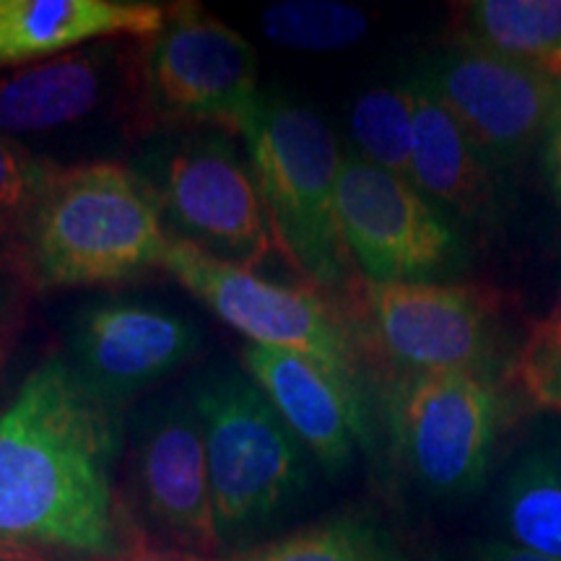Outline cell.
<instances>
[{"label": "cell", "instance_id": "obj_1", "mask_svg": "<svg viewBox=\"0 0 561 561\" xmlns=\"http://www.w3.org/2000/svg\"><path fill=\"white\" fill-rule=\"evenodd\" d=\"M123 445L121 405L91 392L60 356L42 362L0 413V536L115 557L112 468Z\"/></svg>", "mask_w": 561, "mask_h": 561}, {"label": "cell", "instance_id": "obj_2", "mask_svg": "<svg viewBox=\"0 0 561 561\" xmlns=\"http://www.w3.org/2000/svg\"><path fill=\"white\" fill-rule=\"evenodd\" d=\"M167 240L136 170L87 161L58 167L26 231L24 261L42 286L115 284L161 265Z\"/></svg>", "mask_w": 561, "mask_h": 561}, {"label": "cell", "instance_id": "obj_3", "mask_svg": "<svg viewBox=\"0 0 561 561\" xmlns=\"http://www.w3.org/2000/svg\"><path fill=\"white\" fill-rule=\"evenodd\" d=\"M185 392L201 419L221 543L244 541L305 496L312 455L261 385L231 364L195 371Z\"/></svg>", "mask_w": 561, "mask_h": 561}, {"label": "cell", "instance_id": "obj_4", "mask_svg": "<svg viewBox=\"0 0 561 561\" xmlns=\"http://www.w3.org/2000/svg\"><path fill=\"white\" fill-rule=\"evenodd\" d=\"M244 144L276 248L318 286L346 280L339 224V138L318 112L280 91H263Z\"/></svg>", "mask_w": 561, "mask_h": 561}, {"label": "cell", "instance_id": "obj_5", "mask_svg": "<svg viewBox=\"0 0 561 561\" xmlns=\"http://www.w3.org/2000/svg\"><path fill=\"white\" fill-rule=\"evenodd\" d=\"M136 174L174 240L250 271L276 248L250 164L221 130L157 138Z\"/></svg>", "mask_w": 561, "mask_h": 561}, {"label": "cell", "instance_id": "obj_6", "mask_svg": "<svg viewBox=\"0 0 561 561\" xmlns=\"http://www.w3.org/2000/svg\"><path fill=\"white\" fill-rule=\"evenodd\" d=\"M153 123L208 125L244 136L261 104L257 53L198 3L167 5L164 26L140 45Z\"/></svg>", "mask_w": 561, "mask_h": 561}, {"label": "cell", "instance_id": "obj_7", "mask_svg": "<svg viewBox=\"0 0 561 561\" xmlns=\"http://www.w3.org/2000/svg\"><path fill=\"white\" fill-rule=\"evenodd\" d=\"M496 424L500 392L486 371L403 375L390 396L398 458L434 500H466L483 486Z\"/></svg>", "mask_w": 561, "mask_h": 561}, {"label": "cell", "instance_id": "obj_8", "mask_svg": "<svg viewBox=\"0 0 561 561\" xmlns=\"http://www.w3.org/2000/svg\"><path fill=\"white\" fill-rule=\"evenodd\" d=\"M128 512L151 541L167 551L210 557L221 549L210 496L206 442L185 388L153 398L128 432Z\"/></svg>", "mask_w": 561, "mask_h": 561}, {"label": "cell", "instance_id": "obj_9", "mask_svg": "<svg viewBox=\"0 0 561 561\" xmlns=\"http://www.w3.org/2000/svg\"><path fill=\"white\" fill-rule=\"evenodd\" d=\"M161 265L252 346L312 356L354 385L356 359L346 325L310 286L273 284L174 237L167 240Z\"/></svg>", "mask_w": 561, "mask_h": 561}, {"label": "cell", "instance_id": "obj_10", "mask_svg": "<svg viewBox=\"0 0 561 561\" xmlns=\"http://www.w3.org/2000/svg\"><path fill=\"white\" fill-rule=\"evenodd\" d=\"M339 224L371 284L430 280L460 265V240L445 214L413 182L362 157H343Z\"/></svg>", "mask_w": 561, "mask_h": 561}, {"label": "cell", "instance_id": "obj_11", "mask_svg": "<svg viewBox=\"0 0 561 561\" xmlns=\"http://www.w3.org/2000/svg\"><path fill=\"white\" fill-rule=\"evenodd\" d=\"M413 76L450 110L491 167L525 157L561 125V81L517 62L453 45Z\"/></svg>", "mask_w": 561, "mask_h": 561}, {"label": "cell", "instance_id": "obj_12", "mask_svg": "<svg viewBox=\"0 0 561 561\" xmlns=\"http://www.w3.org/2000/svg\"><path fill=\"white\" fill-rule=\"evenodd\" d=\"M153 125L144 83V53L104 39L60 58L0 76V133L42 136L87 125L100 115Z\"/></svg>", "mask_w": 561, "mask_h": 561}, {"label": "cell", "instance_id": "obj_13", "mask_svg": "<svg viewBox=\"0 0 561 561\" xmlns=\"http://www.w3.org/2000/svg\"><path fill=\"white\" fill-rule=\"evenodd\" d=\"M371 339L403 375L483 371L494 299L479 286L405 280L362 289Z\"/></svg>", "mask_w": 561, "mask_h": 561}, {"label": "cell", "instance_id": "obj_14", "mask_svg": "<svg viewBox=\"0 0 561 561\" xmlns=\"http://www.w3.org/2000/svg\"><path fill=\"white\" fill-rule=\"evenodd\" d=\"M203 346L195 320L130 299L81 307L68 328L70 369L91 392L121 405L191 362Z\"/></svg>", "mask_w": 561, "mask_h": 561}, {"label": "cell", "instance_id": "obj_15", "mask_svg": "<svg viewBox=\"0 0 561 561\" xmlns=\"http://www.w3.org/2000/svg\"><path fill=\"white\" fill-rule=\"evenodd\" d=\"M242 362L305 450L328 473L346 471L356 442L367 439L354 385L297 351L248 343Z\"/></svg>", "mask_w": 561, "mask_h": 561}, {"label": "cell", "instance_id": "obj_16", "mask_svg": "<svg viewBox=\"0 0 561 561\" xmlns=\"http://www.w3.org/2000/svg\"><path fill=\"white\" fill-rule=\"evenodd\" d=\"M167 5L146 0H0V68L26 66L115 37L151 39Z\"/></svg>", "mask_w": 561, "mask_h": 561}, {"label": "cell", "instance_id": "obj_17", "mask_svg": "<svg viewBox=\"0 0 561 561\" xmlns=\"http://www.w3.org/2000/svg\"><path fill=\"white\" fill-rule=\"evenodd\" d=\"M409 79L416 89L411 182L426 198H434L462 219H486L496 198L491 174L494 167L483 159L450 110L416 76Z\"/></svg>", "mask_w": 561, "mask_h": 561}, {"label": "cell", "instance_id": "obj_18", "mask_svg": "<svg viewBox=\"0 0 561 561\" xmlns=\"http://www.w3.org/2000/svg\"><path fill=\"white\" fill-rule=\"evenodd\" d=\"M496 512L507 543L561 559V419L536 424L512 455Z\"/></svg>", "mask_w": 561, "mask_h": 561}, {"label": "cell", "instance_id": "obj_19", "mask_svg": "<svg viewBox=\"0 0 561 561\" xmlns=\"http://www.w3.org/2000/svg\"><path fill=\"white\" fill-rule=\"evenodd\" d=\"M455 45L561 81V0H471L455 13Z\"/></svg>", "mask_w": 561, "mask_h": 561}, {"label": "cell", "instance_id": "obj_20", "mask_svg": "<svg viewBox=\"0 0 561 561\" xmlns=\"http://www.w3.org/2000/svg\"><path fill=\"white\" fill-rule=\"evenodd\" d=\"M413 128H416V89L405 79L390 87L364 91L348 115L356 157L411 182Z\"/></svg>", "mask_w": 561, "mask_h": 561}, {"label": "cell", "instance_id": "obj_21", "mask_svg": "<svg viewBox=\"0 0 561 561\" xmlns=\"http://www.w3.org/2000/svg\"><path fill=\"white\" fill-rule=\"evenodd\" d=\"M261 32L286 50L341 53L367 37L369 16L335 0H284L261 11Z\"/></svg>", "mask_w": 561, "mask_h": 561}, {"label": "cell", "instance_id": "obj_22", "mask_svg": "<svg viewBox=\"0 0 561 561\" xmlns=\"http://www.w3.org/2000/svg\"><path fill=\"white\" fill-rule=\"evenodd\" d=\"M388 536L362 517H339L271 546L248 561H388Z\"/></svg>", "mask_w": 561, "mask_h": 561}, {"label": "cell", "instance_id": "obj_23", "mask_svg": "<svg viewBox=\"0 0 561 561\" xmlns=\"http://www.w3.org/2000/svg\"><path fill=\"white\" fill-rule=\"evenodd\" d=\"M60 164L34 157L16 140L0 133V231L16 234L24 250L26 231L39 201Z\"/></svg>", "mask_w": 561, "mask_h": 561}, {"label": "cell", "instance_id": "obj_24", "mask_svg": "<svg viewBox=\"0 0 561 561\" xmlns=\"http://www.w3.org/2000/svg\"><path fill=\"white\" fill-rule=\"evenodd\" d=\"M517 380L538 409L561 419V291L557 305L533 325L517 356Z\"/></svg>", "mask_w": 561, "mask_h": 561}, {"label": "cell", "instance_id": "obj_25", "mask_svg": "<svg viewBox=\"0 0 561 561\" xmlns=\"http://www.w3.org/2000/svg\"><path fill=\"white\" fill-rule=\"evenodd\" d=\"M460 561H561L557 557H546V553H536L520 546H512L507 541H476L468 546Z\"/></svg>", "mask_w": 561, "mask_h": 561}, {"label": "cell", "instance_id": "obj_26", "mask_svg": "<svg viewBox=\"0 0 561 561\" xmlns=\"http://www.w3.org/2000/svg\"><path fill=\"white\" fill-rule=\"evenodd\" d=\"M0 561H50L34 543L0 536Z\"/></svg>", "mask_w": 561, "mask_h": 561}, {"label": "cell", "instance_id": "obj_27", "mask_svg": "<svg viewBox=\"0 0 561 561\" xmlns=\"http://www.w3.org/2000/svg\"><path fill=\"white\" fill-rule=\"evenodd\" d=\"M121 561H219L210 557H198V553H182V551H167V549H138L128 553Z\"/></svg>", "mask_w": 561, "mask_h": 561}, {"label": "cell", "instance_id": "obj_28", "mask_svg": "<svg viewBox=\"0 0 561 561\" xmlns=\"http://www.w3.org/2000/svg\"><path fill=\"white\" fill-rule=\"evenodd\" d=\"M546 164H549V174L553 187H557L559 198H561V125L553 130V136L549 138V151H546Z\"/></svg>", "mask_w": 561, "mask_h": 561}, {"label": "cell", "instance_id": "obj_29", "mask_svg": "<svg viewBox=\"0 0 561 561\" xmlns=\"http://www.w3.org/2000/svg\"><path fill=\"white\" fill-rule=\"evenodd\" d=\"M388 561H405V559L401 557V553H398V551H396V553H392V557H390Z\"/></svg>", "mask_w": 561, "mask_h": 561}, {"label": "cell", "instance_id": "obj_30", "mask_svg": "<svg viewBox=\"0 0 561 561\" xmlns=\"http://www.w3.org/2000/svg\"><path fill=\"white\" fill-rule=\"evenodd\" d=\"M3 310H5V299H3V294H0V314H3Z\"/></svg>", "mask_w": 561, "mask_h": 561}]
</instances>
